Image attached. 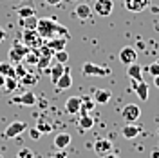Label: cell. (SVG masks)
<instances>
[{
  "label": "cell",
  "mask_w": 159,
  "mask_h": 158,
  "mask_svg": "<svg viewBox=\"0 0 159 158\" xmlns=\"http://www.w3.org/2000/svg\"><path fill=\"white\" fill-rule=\"evenodd\" d=\"M36 31L38 35L43 40H49V38H69V29L65 26H61L58 20L49 18V17H43V18H38V24H36Z\"/></svg>",
  "instance_id": "6da1fadb"
},
{
  "label": "cell",
  "mask_w": 159,
  "mask_h": 158,
  "mask_svg": "<svg viewBox=\"0 0 159 158\" xmlns=\"http://www.w3.org/2000/svg\"><path fill=\"white\" fill-rule=\"evenodd\" d=\"M45 40L38 35L36 29H24V35H22V44L29 49H38L40 46L43 44Z\"/></svg>",
  "instance_id": "7a4b0ae2"
},
{
  "label": "cell",
  "mask_w": 159,
  "mask_h": 158,
  "mask_svg": "<svg viewBox=\"0 0 159 158\" xmlns=\"http://www.w3.org/2000/svg\"><path fill=\"white\" fill-rule=\"evenodd\" d=\"M24 131H27V124H25V122H20V120H15V122H11L9 126L4 129L2 138H6V140L16 138V136H18V135H22Z\"/></svg>",
  "instance_id": "3957f363"
},
{
  "label": "cell",
  "mask_w": 159,
  "mask_h": 158,
  "mask_svg": "<svg viewBox=\"0 0 159 158\" xmlns=\"http://www.w3.org/2000/svg\"><path fill=\"white\" fill-rule=\"evenodd\" d=\"M81 71L85 77H109L110 75V67H103V66L92 64V62H85Z\"/></svg>",
  "instance_id": "277c9868"
},
{
  "label": "cell",
  "mask_w": 159,
  "mask_h": 158,
  "mask_svg": "<svg viewBox=\"0 0 159 158\" xmlns=\"http://www.w3.org/2000/svg\"><path fill=\"white\" fill-rule=\"evenodd\" d=\"M92 9L99 17H110L112 11H114V2L112 0H94Z\"/></svg>",
  "instance_id": "5b68a950"
},
{
  "label": "cell",
  "mask_w": 159,
  "mask_h": 158,
  "mask_svg": "<svg viewBox=\"0 0 159 158\" xmlns=\"http://www.w3.org/2000/svg\"><path fill=\"white\" fill-rule=\"evenodd\" d=\"M29 51V47H25L24 44L20 46V44H16V46H13L11 47V51L7 53V58H9L11 64H18V62H24V57H25V53Z\"/></svg>",
  "instance_id": "8992f818"
},
{
  "label": "cell",
  "mask_w": 159,
  "mask_h": 158,
  "mask_svg": "<svg viewBox=\"0 0 159 158\" xmlns=\"http://www.w3.org/2000/svg\"><path fill=\"white\" fill-rule=\"evenodd\" d=\"M121 116L125 118V122H136L141 116V109L136 104H127L125 107L121 109Z\"/></svg>",
  "instance_id": "52a82bcc"
},
{
  "label": "cell",
  "mask_w": 159,
  "mask_h": 158,
  "mask_svg": "<svg viewBox=\"0 0 159 158\" xmlns=\"http://www.w3.org/2000/svg\"><path fill=\"white\" fill-rule=\"evenodd\" d=\"M119 60H121V64H125V66H130V64H134V62H138V53L134 47H123V49L119 51Z\"/></svg>",
  "instance_id": "ba28073f"
},
{
  "label": "cell",
  "mask_w": 159,
  "mask_h": 158,
  "mask_svg": "<svg viewBox=\"0 0 159 158\" xmlns=\"http://www.w3.org/2000/svg\"><path fill=\"white\" fill-rule=\"evenodd\" d=\"M112 151V142L109 138H98L94 142V153L98 156H105Z\"/></svg>",
  "instance_id": "9c48e42d"
},
{
  "label": "cell",
  "mask_w": 159,
  "mask_h": 158,
  "mask_svg": "<svg viewBox=\"0 0 159 158\" xmlns=\"http://www.w3.org/2000/svg\"><path fill=\"white\" fill-rule=\"evenodd\" d=\"M132 89L136 91V95L139 96V100H148V84L141 80H132Z\"/></svg>",
  "instance_id": "30bf717a"
},
{
  "label": "cell",
  "mask_w": 159,
  "mask_h": 158,
  "mask_svg": "<svg viewBox=\"0 0 159 158\" xmlns=\"http://www.w3.org/2000/svg\"><path fill=\"white\" fill-rule=\"evenodd\" d=\"M139 131H141V126L134 124V122H129V124H125L123 129H121V136L127 138V140H132L139 135Z\"/></svg>",
  "instance_id": "8fae6325"
},
{
  "label": "cell",
  "mask_w": 159,
  "mask_h": 158,
  "mask_svg": "<svg viewBox=\"0 0 159 158\" xmlns=\"http://www.w3.org/2000/svg\"><path fill=\"white\" fill-rule=\"evenodd\" d=\"M150 0H125V7L132 13H141L148 7Z\"/></svg>",
  "instance_id": "7c38bea8"
},
{
  "label": "cell",
  "mask_w": 159,
  "mask_h": 158,
  "mask_svg": "<svg viewBox=\"0 0 159 158\" xmlns=\"http://www.w3.org/2000/svg\"><path fill=\"white\" fill-rule=\"evenodd\" d=\"M54 86H56V91H65V89H69L72 86V77H70V73H69V67H65L63 75L56 80Z\"/></svg>",
  "instance_id": "4fadbf2b"
},
{
  "label": "cell",
  "mask_w": 159,
  "mask_h": 158,
  "mask_svg": "<svg viewBox=\"0 0 159 158\" xmlns=\"http://www.w3.org/2000/svg\"><path fill=\"white\" fill-rule=\"evenodd\" d=\"M13 102H15V104H22V106H34V104H36V95H34L33 91H25L24 95L15 96Z\"/></svg>",
  "instance_id": "5bb4252c"
},
{
  "label": "cell",
  "mask_w": 159,
  "mask_h": 158,
  "mask_svg": "<svg viewBox=\"0 0 159 158\" xmlns=\"http://www.w3.org/2000/svg\"><path fill=\"white\" fill-rule=\"evenodd\" d=\"M43 44H45L52 53H56V51L65 49V46H67V38H61V37H58V38H49V40H45Z\"/></svg>",
  "instance_id": "9a60e30c"
},
{
  "label": "cell",
  "mask_w": 159,
  "mask_h": 158,
  "mask_svg": "<svg viewBox=\"0 0 159 158\" xmlns=\"http://www.w3.org/2000/svg\"><path fill=\"white\" fill-rule=\"evenodd\" d=\"M80 106H81V98L80 96H70L65 102V113L67 115H78Z\"/></svg>",
  "instance_id": "2e32d148"
},
{
  "label": "cell",
  "mask_w": 159,
  "mask_h": 158,
  "mask_svg": "<svg viewBox=\"0 0 159 158\" xmlns=\"http://www.w3.org/2000/svg\"><path fill=\"white\" fill-rule=\"evenodd\" d=\"M70 135L69 133H58L54 138V149H67L70 146Z\"/></svg>",
  "instance_id": "e0dca14e"
},
{
  "label": "cell",
  "mask_w": 159,
  "mask_h": 158,
  "mask_svg": "<svg viewBox=\"0 0 159 158\" xmlns=\"http://www.w3.org/2000/svg\"><path fill=\"white\" fill-rule=\"evenodd\" d=\"M74 15H76L80 20H89L90 15H92V7L87 6V4H78L76 9H74Z\"/></svg>",
  "instance_id": "ac0fdd59"
},
{
  "label": "cell",
  "mask_w": 159,
  "mask_h": 158,
  "mask_svg": "<svg viewBox=\"0 0 159 158\" xmlns=\"http://www.w3.org/2000/svg\"><path fill=\"white\" fill-rule=\"evenodd\" d=\"M110 96H112V93H110L109 89H96L92 100H94L96 104H107L110 100Z\"/></svg>",
  "instance_id": "d6986e66"
},
{
  "label": "cell",
  "mask_w": 159,
  "mask_h": 158,
  "mask_svg": "<svg viewBox=\"0 0 159 158\" xmlns=\"http://www.w3.org/2000/svg\"><path fill=\"white\" fill-rule=\"evenodd\" d=\"M127 75L132 80H141V77H143V67L139 66L138 62H134V64L127 66Z\"/></svg>",
  "instance_id": "ffe728a7"
},
{
  "label": "cell",
  "mask_w": 159,
  "mask_h": 158,
  "mask_svg": "<svg viewBox=\"0 0 159 158\" xmlns=\"http://www.w3.org/2000/svg\"><path fill=\"white\" fill-rule=\"evenodd\" d=\"M63 71H65V64H54L52 67H51V71H49V75H51V82L52 84H56V80L63 75Z\"/></svg>",
  "instance_id": "44dd1931"
},
{
  "label": "cell",
  "mask_w": 159,
  "mask_h": 158,
  "mask_svg": "<svg viewBox=\"0 0 159 158\" xmlns=\"http://www.w3.org/2000/svg\"><path fill=\"white\" fill-rule=\"evenodd\" d=\"M36 24H38L36 15H33V17H25V18H20V26H22L24 29H36Z\"/></svg>",
  "instance_id": "7402d4cb"
},
{
  "label": "cell",
  "mask_w": 159,
  "mask_h": 158,
  "mask_svg": "<svg viewBox=\"0 0 159 158\" xmlns=\"http://www.w3.org/2000/svg\"><path fill=\"white\" fill-rule=\"evenodd\" d=\"M38 58H40L38 49H29L27 53H25V57H24V62H25V64H29V66H36Z\"/></svg>",
  "instance_id": "603a6c76"
},
{
  "label": "cell",
  "mask_w": 159,
  "mask_h": 158,
  "mask_svg": "<svg viewBox=\"0 0 159 158\" xmlns=\"http://www.w3.org/2000/svg\"><path fill=\"white\" fill-rule=\"evenodd\" d=\"M0 75H4V77H15V64H11V62H0Z\"/></svg>",
  "instance_id": "cb8c5ba5"
},
{
  "label": "cell",
  "mask_w": 159,
  "mask_h": 158,
  "mask_svg": "<svg viewBox=\"0 0 159 158\" xmlns=\"http://www.w3.org/2000/svg\"><path fill=\"white\" fill-rule=\"evenodd\" d=\"M92 126H94V120H92V116H89V115H83V116H80V127L83 129V131L92 129Z\"/></svg>",
  "instance_id": "d4e9b609"
},
{
  "label": "cell",
  "mask_w": 159,
  "mask_h": 158,
  "mask_svg": "<svg viewBox=\"0 0 159 158\" xmlns=\"http://www.w3.org/2000/svg\"><path fill=\"white\" fill-rule=\"evenodd\" d=\"M4 87L7 89V91H15V89L18 87V78L16 77H6V82H4Z\"/></svg>",
  "instance_id": "484cf974"
},
{
  "label": "cell",
  "mask_w": 159,
  "mask_h": 158,
  "mask_svg": "<svg viewBox=\"0 0 159 158\" xmlns=\"http://www.w3.org/2000/svg\"><path fill=\"white\" fill-rule=\"evenodd\" d=\"M54 60H56L58 64H67V62H69V53L65 49L56 51V53H54Z\"/></svg>",
  "instance_id": "4316f807"
},
{
  "label": "cell",
  "mask_w": 159,
  "mask_h": 158,
  "mask_svg": "<svg viewBox=\"0 0 159 158\" xmlns=\"http://www.w3.org/2000/svg\"><path fill=\"white\" fill-rule=\"evenodd\" d=\"M20 80L24 82V86H34V84L38 82V77H36V75H33V73H29V71H27V73H25V77H22Z\"/></svg>",
  "instance_id": "83f0119b"
},
{
  "label": "cell",
  "mask_w": 159,
  "mask_h": 158,
  "mask_svg": "<svg viewBox=\"0 0 159 158\" xmlns=\"http://www.w3.org/2000/svg\"><path fill=\"white\" fill-rule=\"evenodd\" d=\"M25 73H27V67H25V64L24 62H18V64H15V77L16 78H22V77H25Z\"/></svg>",
  "instance_id": "f1b7e54d"
},
{
  "label": "cell",
  "mask_w": 159,
  "mask_h": 158,
  "mask_svg": "<svg viewBox=\"0 0 159 158\" xmlns=\"http://www.w3.org/2000/svg\"><path fill=\"white\" fill-rule=\"evenodd\" d=\"M18 15H20V18L33 17V15H34V7H31V6H22V7L18 9Z\"/></svg>",
  "instance_id": "f546056e"
},
{
  "label": "cell",
  "mask_w": 159,
  "mask_h": 158,
  "mask_svg": "<svg viewBox=\"0 0 159 158\" xmlns=\"http://www.w3.org/2000/svg\"><path fill=\"white\" fill-rule=\"evenodd\" d=\"M36 129H38L40 133L43 135V133H51V124H47L45 120H38V124H36Z\"/></svg>",
  "instance_id": "4dcf8cb0"
},
{
  "label": "cell",
  "mask_w": 159,
  "mask_h": 158,
  "mask_svg": "<svg viewBox=\"0 0 159 158\" xmlns=\"http://www.w3.org/2000/svg\"><path fill=\"white\" fill-rule=\"evenodd\" d=\"M16 158H34V155H33V151H31L29 147H22L18 151Z\"/></svg>",
  "instance_id": "1f68e13d"
},
{
  "label": "cell",
  "mask_w": 159,
  "mask_h": 158,
  "mask_svg": "<svg viewBox=\"0 0 159 158\" xmlns=\"http://www.w3.org/2000/svg\"><path fill=\"white\" fill-rule=\"evenodd\" d=\"M51 58H52V57H40V58H38V62H36V66H38L40 69H45V67L49 66Z\"/></svg>",
  "instance_id": "d6a6232c"
},
{
  "label": "cell",
  "mask_w": 159,
  "mask_h": 158,
  "mask_svg": "<svg viewBox=\"0 0 159 158\" xmlns=\"http://www.w3.org/2000/svg\"><path fill=\"white\" fill-rule=\"evenodd\" d=\"M29 136H31V140H34V142H38L40 138H42V133H40L36 127H33V129H29Z\"/></svg>",
  "instance_id": "836d02e7"
},
{
  "label": "cell",
  "mask_w": 159,
  "mask_h": 158,
  "mask_svg": "<svg viewBox=\"0 0 159 158\" xmlns=\"http://www.w3.org/2000/svg\"><path fill=\"white\" fill-rule=\"evenodd\" d=\"M148 73L152 75V77H157V75H159V62L150 64V66H148Z\"/></svg>",
  "instance_id": "e575fe53"
},
{
  "label": "cell",
  "mask_w": 159,
  "mask_h": 158,
  "mask_svg": "<svg viewBox=\"0 0 159 158\" xmlns=\"http://www.w3.org/2000/svg\"><path fill=\"white\" fill-rule=\"evenodd\" d=\"M51 158H69L67 156V153H65V149H56L52 155H51Z\"/></svg>",
  "instance_id": "d590c367"
},
{
  "label": "cell",
  "mask_w": 159,
  "mask_h": 158,
  "mask_svg": "<svg viewBox=\"0 0 159 158\" xmlns=\"http://www.w3.org/2000/svg\"><path fill=\"white\" fill-rule=\"evenodd\" d=\"M43 2H45L47 6H52V7H54V6H60L63 0H43Z\"/></svg>",
  "instance_id": "8d00e7d4"
},
{
  "label": "cell",
  "mask_w": 159,
  "mask_h": 158,
  "mask_svg": "<svg viewBox=\"0 0 159 158\" xmlns=\"http://www.w3.org/2000/svg\"><path fill=\"white\" fill-rule=\"evenodd\" d=\"M6 37H7V35H6L4 27H0V42H4V40H6Z\"/></svg>",
  "instance_id": "74e56055"
},
{
  "label": "cell",
  "mask_w": 159,
  "mask_h": 158,
  "mask_svg": "<svg viewBox=\"0 0 159 158\" xmlns=\"http://www.w3.org/2000/svg\"><path fill=\"white\" fill-rule=\"evenodd\" d=\"M101 158H119V156H118V155H114V153L110 151L109 155H105V156H101Z\"/></svg>",
  "instance_id": "f35d334b"
},
{
  "label": "cell",
  "mask_w": 159,
  "mask_h": 158,
  "mask_svg": "<svg viewBox=\"0 0 159 158\" xmlns=\"http://www.w3.org/2000/svg\"><path fill=\"white\" fill-rule=\"evenodd\" d=\"M154 86L159 89V75H157V77H154Z\"/></svg>",
  "instance_id": "ab89813d"
},
{
  "label": "cell",
  "mask_w": 159,
  "mask_h": 158,
  "mask_svg": "<svg viewBox=\"0 0 159 158\" xmlns=\"http://www.w3.org/2000/svg\"><path fill=\"white\" fill-rule=\"evenodd\" d=\"M4 82H6V77H4V75H0V87L4 86Z\"/></svg>",
  "instance_id": "60d3db41"
},
{
  "label": "cell",
  "mask_w": 159,
  "mask_h": 158,
  "mask_svg": "<svg viewBox=\"0 0 159 158\" xmlns=\"http://www.w3.org/2000/svg\"><path fill=\"white\" fill-rule=\"evenodd\" d=\"M152 158H159V151H152Z\"/></svg>",
  "instance_id": "b9f144b4"
},
{
  "label": "cell",
  "mask_w": 159,
  "mask_h": 158,
  "mask_svg": "<svg viewBox=\"0 0 159 158\" xmlns=\"http://www.w3.org/2000/svg\"><path fill=\"white\" fill-rule=\"evenodd\" d=\"M70 2H78V0H70Z\"/></svg>",
  "instance_id": "7bdbcfd3"
},
{
  "label": "cell",
  "mask_w": 159,
  "mask_h": 158,
  "mask_svg": "<svg viewBox=\"0 0 159 158\" xmlns=\"http://www.w3.org/2000/svg\"><path fill=\"white\" fill-rule=\"evenodd\" d=\"M0 158H4V156H2V155H0Z\"/></svg>",
  "instance_id": "ee69618b"
},
{
  "label": "cell",
  "mask_w": 159,
  "mask_h": 158,
  "mask_svg": "<svg viewBox=\"0 0 159 158\" xmlns=\"http://www.w3.org/2000/svg\"><path fill=\"white\" fill-rule=\"evenodd\" d=\"M157 135H159V129H157Z\"/></svg>",
  "instance_id": "f6af8a7d"
}]
</instances>
